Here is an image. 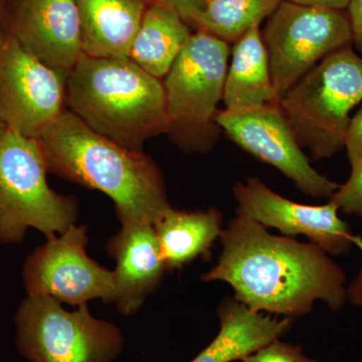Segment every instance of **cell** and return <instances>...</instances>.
<instances>
[{
    "label": "cell",
    "instance_id": "cell-1",
    "mask_svg": "<svg viewBox=\"0 0 362 362\" xmlns=\"http://www.w3.org/2000/svg\"><path fill=\"white\" fill-rule=\"evenodd\" d=\"M218 262L204 282H223L252 311L297 318L316 301L332 311L344 306L346 275L330 255L312 243L271 235L244 216L230 220L220 237Z\"/></svg>",
    "mask_w": 362,
    "mask_h": 362
},
{
    "label": "cell",
    "instance_id": "cell-2",
    "mask_svg": "<svg viewBox=\"0 0 362 362\" xmlns=\"http://www.w3.org/2000/svg\"><path fill=\"white\" fill-rule=\"evenodd\" d=\"M37 140L47 171L108 195L121 226L154 225L170 209L153 159L95 132L71 111H64Z\"/></svg>",
    "mask_w": 362,
    "mask_h": 362
},
{
    "label": "cell",
    "instance_id": "cell-3",
    "mask_svg": "<svg viewBox=\"0 0 362 362\" xmlns=\"http://www.w3.org/2000/svg\"><path fill=\"white\" fill-rule=\"evenodd\" d=\"M71 113L104 137L142 151L150 138L168 132L165 89L129 58L82 54L66 78Z\"/></svg>",
    "mask_w": 362,
    "mask_h": 362
},
{
    "label": "cell",
    "instance_id": "cell-4",
    "mask_svg": "<svg viewBox=\"0 0 362 362\" xmlns=\"http://www.w3.org/2000/svg\"><path fill=\"white\" fill-rule=\"evenodd\" d=\"M362 101V57L352 45L317 64L281 98L279 106L314 160L345 147L350 112Z\"/></svg>",
    "mask_w": 362,
    "mask_h": 362
},
{
    "label": "cell",
    "instance_id": "cell-5",
    "mask_svg": "<svg viewBox=\"0 0 362 362\" xmlns=\"http://www.w3.org/2000/svg\"><path fill=\"white\" fill-rule=\"evenodd\" d=\"M39 140L7 130L0 140V245L21 244L28 228L45 239L77 221L78 204L54 192Z\"/></svg>",
    "mask_w": 362,
    "mask_h": 362
},
{
    "label": "cell",
    "instance_id": "cell-6",
    "mask_svg": "<svg viewBox=\"0 0 362 362\" xmlns=\"http://www.w3.org/2000/svg\"><path fill=\"white\" fill-rule=\"evenodd\" d=\"M230 54L228 42L199 30L192 33L165 76L168 132L187 151H211L218 140L216 115Z\"/></svg>",
    "mask_w": 362,
    "mask_h": 362
},
{
    "label": "cell",
    "instance_id": "cell-7",
    "mask_svg": "<svg viewBox=\"0 0 362 362\" xmlns=\"http://www.w3.org/2000/svg\"><path fill=\"white\" fill-rule=\"evenodd\" d=\"M13 322L16 349L28 362H113L125 343L122 330L88 304L69 311L49 296L26 295Z\"/></svg>",
    "mask_w": 362,
    "mask_h": 362
},
{
    "label": "cell",
    "instance_id": "cell-8",
    "mask_svg": "<svg viewBox=\"0 0 362 362\" xmlns=\"http://www.w3.org/2000/svg\"><path fill=\"white\" fill-rule=\"evenodd\" d=\"M274 89L280 101L326 57L352 45L349 14L284 0L262 32Z\"/></svg>",
    "mask_w": 362,
    "mask_h": 362
},
{
    "label": "cell",
    "instance_id": "cell-9",
    "mask_svg": "<svg viewBox=\"0 0 362 362\" xmlns=\"http://www.w3.org/2000/svg\"><path fill=\"white\" fill-rule=\"evenodd\" d=\"M45 240L23 263L21 277L28 296H49L75 307L98 299L113 303V271L87 254V226L74 223Z\"/></svg>",
    "mask_w": 362,
    "mask_h": 362
},
{
    "label": "cell",
    "instance_id": "cell-10",
    "mask_svg": "<svg viewBox=\"0 0 362 362\" xmlns=\"http://www.w3.org/2000/svg\"><path fill=\"white\" fill-rule=\"evenodd\" d=\"M216 123L238 146L278 169L304 194L331 199L339 188L319 173L305 156L279 103L218 111Z\"/></svg>",
    "mask_w": 362,
    "mask_h": 362
},
{
    "label": "cell",
    "instance_id": "cell-11",
    "mask_svg": "<svg viewBox=\"0 0 362 362\" xmlns=\"http://www.w3.org/2000/svg\"><path fill=\"white\" fill-rule=\"evenodd\" d=\"M66 78L14 35L0 40V117L7 129L37 139L64 112Z\"/></svg>",
    "mask_w": 362,
    "mask_h": 362
},
{
    "label": "cell",
    "instance_id": "cell-12",
    "mask_svg": "<svg viewBox=\"0 0 362 362\" xmlns=\"http://www.w3.org/2000/svg\"><path fill=\"white\" fill-rule=\"evenodd\" d=\"M233 192L238 216L276 228L285 237L303 235L332 256L349 254L354 247V233L333 202L321 206L298 204L278 194L258 177L237 183Z\"/></svg>",
    "mask_w": 362,
    "mask_h": 362
},
{
    "label": "cell",
    "instance_id": "cell-13",
    "mask_svg": "<svg viewBox=\"0 0 362 362\" xmlns=\"http://www.w3.org/2000/svg\"><path fill=\"white\" fill-rule=\"evenodd\" d=\"M14 37L45 65L69 76L82 56L75 0H23Z\"/></svg>",
    "mask_w": 362,
    "mask_h": 362
},
{
    "label": "cell",
    "instance_id": "cell-14",
    "mask_svg": "<svg viewBox=\"0 0 362 362\" xmlns=\"http://www.w3.org/2000/svg\"><path fill=\"white\" fill-rule=\"evenodd\" d=\"M106 249L116 262L113 303L121 315H134L156 292L168 272L154 226L122 225L108 240Z\"/></svg>",
    "mask_w": 362,
    "mask_h": 362
},
{
    "label": "cell",
    "instance_id": "cell-15",
    "mask_svg": "<svg viewBox=\"0 0 362 362\" xmlns=\"http://www.w3.org/2000/svg\"><path fill=\"white\" fill-rule=\"evenodd\" d=\"M220 331L213 341L190 362H233L280 339L293 325L292 318L252 311L233 298L218 309Z\"/></svg>",
    "mask_w": 362,
    "mask_h": 362
},
{
    "label": "cell",
    "instance_id": "cell-16",
    "mask_svg": "<svg viewBox=\"0 0 362 362\" xmlns=\"http://www.w3.org/2000/svg\"><path fill=\"white\" fill-rule=\"evenodd\" d=\"M83 54L93 58H129L144 16V0H75Z\"/></svg>",
    "mask_w": 362,
    "mask_h": 362
},
{
    "label": "cell",
    "instance_id": "cell-17",
    "mask_svg": "<svg viewBox=\"0 0 362 362\" xmlns=\"http://www.w3.org/2000/svg\"><path fill=\"white\" fill-rule=\"evenodd\" d=\"M223 101L230 110L279 103L259 28H252L233 42Z\"/></svg>",
    "mask_w": 362,
    "mask_h": 362
},
{
    "label": "cell",
    "instance_id": "cell-18",
    "mask_svg": "<svg viewBox=\"0 0 362 362\" xmlns=\"http://www.w3.org/2000/svg\"><path fill=\"white\" fill-rule=\"evenodd\" d=\"M168 271L180 270L197 258H211L223 232V214L206 211H180L170 207L153 225Z\"/></svg>",
    "mask_w": 362,
    "mask_h": 362
},
{
    "label": "cell",
    "instance_id": "cell-19",
    "mask_svg": "<svg viewBox=\"0 0 362 362\" xmlns=\"http://www.w3.org/2000/svg\"><path fill=\"white\" fill-rule=\"evenodd\" d=\"M192 33L180 14L154 4L145 11L129 59L156 78L168 75Z\"/></svg>",
    "mask_w": 362,
    "mask_h": 362
},
{
    "label": "cell",
    "instance_id": "cell-20",
    "mask_svg": "<svg viewBox=\"0 0 362 362\" xmlns=\"http://www.w3.org/2000/svg\"><path fill=\"white\" fill-rule=\"evenodd\" d=\"M284 0H211L195 18L199 30L211 33L228 44L237 42L264 21Z\"/></svg>",
    "mask_w": 362,
    "mask_h": 362
},
{
    "label": "cell",
    "instance_id": "cell-21",
    "mask_svg": "<svg viewBox=\"0 0 362 362\" xmlns=\"http://www.w3.org/2000/svg\"><path fill=\"white\" fill-rule=\"evenodd\" d=\"M329 201L339 211L362 218V158L351 165V173L346 182L339 185Z\"/></svg>",
    "mask_w": 362,
    "mask_h": 362
},
{
    "label": "cell",
    "instance_id": "cell-22",
    "mask_svg": "<svg viewBox=\"0 0 362 362\" xmlns=\"http://www.w3.org/2000/svg\"><path fill=\"white\" fill-rule=\"evenodd\" d=\"M240 362H319L305 356L299 346L280 341L269 343Z\"/></svg>",
    "mask_w": 362,
    "mask_h": 362
},
{
    "label": "cell",
    "instance_id": "cell-23",
    "mask_svg": "<svg viewBox=\"0 0 362 362\" xmlns=\"http://www.w3.org/2000/svg\"><path fill=\"white\" fill-rule=\"evenodd\" d=\"M344 148H346L350 165L362 158V108L350 120Z\"/></svg>",
    "mask_w": 362,
    "mask_h": 362
},
{
    "label": "cell",
    "instance_id": "cell-24",
    "mask_svg": "<svg viewBox=\"0 0 362 362\" xmlns=\"http://www.w3.org/2000/svg\"><path fill=\"white\" fill-rule=\"evenodd\" d=\"M152 1L175 9L183 20L192 21V23H194L195 18L206 4L202 0H152Z\"/></svg>",
    "mask_w": 362,
    "mask_h": 362
},
{
    "label": "cell",
    "instance_id": "cell-25",
    "mask_svg": "<svg viewBox=\"0 0 362 362\" xmlns=\"http://www.w3.org/2000/svg\"><path fill=\"white\" fill-rule=\"evenodd\" d=\"M352 30V45L362 57V0H350L347 7Z\"/></svg>",
    "mask_w": 362,
    "mask_h": 362
},
{
    "label": "cell",
    "instance_id": "cell-26",
    "mask_svg": "<svg viewBox=\"0 0 362 362\" xmlns=\"http://www.w3.org/2000/svg\"><path fill=\"white\" fill-rule=\"evenodd\" d=\"M352 244L362 252V237L361 235H352ZM347 302L354 306L362 307V270L357 274L354 280L346 287Z\"/></svg>",
    "mask_w": 362,
    "mask_h": 362
},
{
    "label": "cell",
    "instance_id": "cell-27",
    "mask_svg": "<svg viewBox=\"0 0 362 362\" xmlns=\"http://www.w3.org/2000/svg\"><path fill=\"white\" fill-rule=\"evenodd\" d=\"M288 1L296 2V4H305V6L345 11L349 7L350 0H288Z\"/></svg>",
    "mask_w": 362,
    "mask_h": 362
},
{
    "label": "cell",
    "instance_id": "cell-28",
    "mask_svg": "<svg viewBox=\"0 0 362 362\" xmlns=\"http://www.w3.org/2000/svg\"><path fill=\"white\" fill-rule=\"evenodd\" d=\"M7 129L6 124L2 121L1 117H0V140L2 139L4 134H6Z\"/></svg>",
    "mask_w": 362,
    "mask_h": 362
},
{
    "label": "cell",
    "instance_id": "cell-29",
    "mask_svg": "<svg viewBox=\"0 0 362 362\" xmlns=\"http://www.w3.org/2000/svg\"><path fill=\"white\" fill-rule=\"evenodd\" d=\"M202 1H204V4H206V2L211 1V0H202Z\"/></svg>",
    "mask_w": 362,
    "mask_h": 362
}]
</instances>
